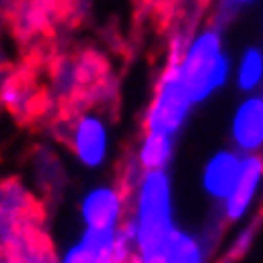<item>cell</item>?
<instances>
[{"label": "cell", "instance_id": "obj_10", "mask_svg": "<svg viewBox=\"0 0 263 263\" xmlns=\"http://www.w3.org/2000/svg\"><path fill=\"white\" fill-rule=\"evenodd\" d=\"M176 141L174 136L167 134H156V132H145L136 145V167L139 172L147 170H170L176 154Z\"/></svg>", "mask_w": 263, "mask_h": 263}, {"label": "cell", "instance_id": "obj_9", "mask_svg": "<svg viewBox=\"0 0 263 263\" xmlns=\"http://www.w3.org/2000/svg\"><path fill=\"white\" fill-rule=\"evenodd\" d=\"M212 246L208 234L179 226L152 252L139 256L134 263H210Z\"/></svg>", "mask_w": 263, "mask_h": 263}, {"label": "cell", "instance_id": "obj_12", "mask_svg": "<svg viewBox=\"0 0 263 263\" xmlns=\"http://www.w3.org/2000/svg\"><path fill=\"white\" fill-rule=\"evenodd\" d=\"M256 3H261V0H221V9L232 16V14H239L243 9L254 7Z\"/></svg>", "mask_w": 263, "mask_h": 263}, {"label": "cell", "instance_id": "obj_1", "mask_svg": "<svg viewBox=\"0 0 263 263\" xmlns=\"http://www.w3.org/2000/svg\"><path fill=\"white\" fill-rule=\"evenodd\" d=\"M170 58L176 63L183 89L194 109L203 107L232 85L234 56L230 54L219 25H205L192 31L183 43L174 45Z\"/></svg>", "mask_w": 263, "mask_h": 263}, {"label": "cell", "instance_id": "obj_8", "mask_svg": "<svg viewBox=\"0 0 263 263\" xmlns=\"http://www.w3.org/2000/svg\"><path fill=\"white\" fill-rule=\"evenodd\" d=\"M246 154L236 152L232 145H221L212 149L201 165L199 172V187L201 194L219 210V205L232 192L236 179H239L241 165Z\"/></svg>", "mask_w": 263, "mask_h": 263}, {"label": "cell", "instance_id": "obj_13", "mask_svg": "<svg viewBox=\"0 0 263 263\" xmlns=\"http://www.w3.org/2000/svg\"><path fill=\"white\" fill-rule=\"evenodd\" d=\"M261 156H263V154H261Z\"/></svg>", "mask_w": 263, "mask_h": 263}, {"label": "cell", "instance_id": "obj_3", "mask_svg": "<svg viewBox=\"0 0 263 263\" xmlns=\"http://www.w3.org/2000/svg\"><path fill=\"white\" fill-rule=\"evenodd\" d=\"M194 114V105L183 89V83L176 71V63L167 58L159 81H156L152 101L145 109L143 118V129L156 132V134H167L179 139L181 132L187 127L190 118Z\"/></svg>", "mask_w": 263, "mask_h": 263}, {"label": "cell", "instance_id": "obj_7", "mask_svg": "<svg viewBox=\"0 0 263 263\" xmlns=\"http://www.w3.org/2000/svg\"><path fill=\"white\" fill-rule=\"evenodd\" d=\"M261 196H263V156L248 154L243 159L239 179H236L232 192L219 205L223 223L239 226V223L248 221V216L259 205Z\"/></svg>", "mask_w": 263, "mask_h": 263}, {"label": "cell", "instance_id": "obj_2", "mask_svg": "<svg viewBox=\"0 0 263 263\" xmlns=\"http://www.w3.org/2000/svg\"><path fill=\"white\" fill-rule=\"evenodd\" d=\"M179 226L172 172L170 170L139 172L132 185L129 212L123 226L134 248V261L152 252Z\"/></svg>", "mask_w": 263, "mask_h": 263}, {"label": "cell", "instance_id": "obj_4", "mask_svg": "<svg viewBox=\"0 0 263 263\" xmlns=\"http://www.w3.org/2000/svg\"><path fill=\"white\" fill-rule=\"evenodd\" d=\"M129 212V194L116 183H96L78 201V219L83 230L107 232L121 230Z\"/></svg>", "mask_w": 263, "mask_h": 263}, {"label": "cell", "instance_id": "obj_5", "mask_svg": "<svg viewBox=\"0 0 263 263\" xmlns=\"http://www.w3.org/2000/svg\"><path fill=\"white\" fill-rule=\"evenodd\" d=\"M69 147L74 159L85 170H103L109 163L114 149L109 121L98 111H83L71 123Z\"/></svg>", "mask_w": 263, "mask_h": 263}, {"label": "cell", "instance_id": "obj_11", "mask_svg": "<svg viewBox=\"0 0 263 263\" xmlns=\"http://www.w3.org/2000/svg\"><path fill=\"white\" fill-rule=\"evenodd\" d=\"M232 85L239 94H254L263 89V45H246L234 56Z\"/></svg>", "mask_w": 263, "mask_h": 263}, {"label": "cell", "instance_id": "obj_6", "mask_svg": "<svg viewBox=\"0 0 263 263\" xmlns=\"http://www.w3.org/2000/svg\"><path fill=\"white\" fill-rule=\"evenodd\" d=\"M228 145L241 154H263V89L241 94L228 118Z\"/></svg>", "mask_w": 263, "mask_h": 263}]
</instances>
